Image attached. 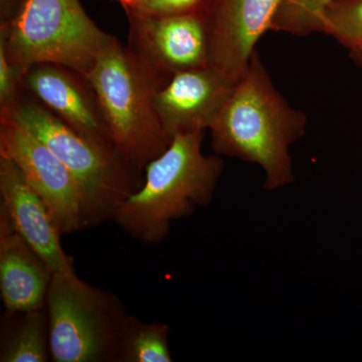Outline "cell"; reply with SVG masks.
<instances>
[{
    "label": "cell",
    "mask_w": 362,
    "mask_h": 362,
    "mask_svg": "<svg viewBox=\"0 0 362 362\" xmlns=\"http://www.w3.org/2000/svg\"><path fill=\"white\" fill-rule=\"evenodd\" d=\"M49 351L54 362H117L129 314L120 298L78 278L54 272L45 299Z\"/></svg>",
    "instance_id": "6"
},
{
    "label": "cell",
    "mask_w": 362,
    "mask_h": 362,
    "mask_svg": "<svg viewBox=\"0 0 362 362\" xmlns=\"http://www.w3.org/2000/svg\"><path fill=\"white\" fill-rule=\"evenodd\" d=\"M113 40L78 0H23L13 18L0 21V44L23 76L37 64H54L87 77Z\"/></svg>",
    "instance_id": "5"
},
{
    "label": "cell",
    "mask_w": 362,
    "mask_h": 362,
    "mask_svg": "<svg viewBox=\"0 0 362 362\" xmlns=\"http://www.w3.org/2000/svg\"><path fill=\"white\" fill-rule=\"evenodd\" d=\"M0 207L11 218L14 230L44 259L52 272L74 268L73 259L62 247L49 207L25 180L20 168L0 156Z\"/></svg>",
    "instance_id": "12"
},
{
    "label": "cell",
    "mask_w": 362,
    "mask_h": 362,
    "mask_svg": "<svg viewBox=\"0 0 362 362\" xmlns=\"http://www.w3.org/2000/svg\"><path fill=\"white\" fill-rule=\"evenodd\" d=\"M168 324L143 322L130 316L117 362H171Z\"/></svg>",
    "instance_id": "15"
},
{
    "label": "cell",
    "mask_w": 362,
    "mask_h": 362,
    "mask_svg": "<svg viewBox=\"0 0 362 362\" xmlns=\"http://www.w3.org/2000/svg\"><path fill=\"white\" fill-rule=\"evenodd\" d=\"M211 0H141L137 9L156 16L204 14Z\"/></svg>",
    "instance_id": "19"
},
{
    "label": "cell",
    "mask_w": 362,
    "mask_h": 362,
    "mask_svg": "<svg viewBox=\"0 0 362 362\" xmlns=\"http://www.w3.org/2000/svg\"><path fill=\"white\" fill-rule=\"evenodd\" d=\"M54 272L14 230L0 207V291L6 312L45 308Z\"/></svg>",
    "instance_id": "13"
},
{
    "label": "cell",
    "mask_w": 362,
    "mask_h": 362,
    "mask_svg": "<svg viewBox=\"0 0 362 362\" xmlns=\"http://www.w3.org/2000/svg\"><path fill=\"white\" fill-rule=\"evenodd\" d=\"M117 1L123 6L124 11H125L126 13V11L137 8L141 0H117Z\"/></svg>",
    "instance_id": "21"
},
{
    "label": "cell",
    "mask_w": 362,
    "mask_h": 362,
    "mask_svg": "<svg viewBox=\"0 0 362 362\" xmlns=\"http://www.w3.org/2000/svg\"><path fill=\"white\" fill-rule=\"evenodd\" d=\"M235 84L211 66L176 74L154 96L164 132L173 140L209 129Z\"/></svg>",
    "instance_id": "11"
},
{
    "label": "cell",
    "mask_w": 362,
    "mask_h": 362,
    "mask_svg": "<svg viewBox=\"0 0 362 362\" xmlns=\"http://www.w3.org/2000/svg\"><path fill=\"white\" fill-rule=\"evenodd\" d=\"M351 58L362 66V54H351Z\"/></svg>",
    "instance_id": "22"
},
{
    "label": "cell",
    "mask_w": 362,
    "mask_h": 362,
    "mask_svg": "<svg viewBox=\"0 0 362 362\" xmlns=\"http://www.w3.org/2000/svg\"><path fill=\"white\" fill-rule=\"evenodd\" d=\"M0 117L35 135L69 169L80 190L85 228L112 221L116 209L142 185V173L118 152L78 134L25 90Z\"/></svg>",
    "instance_id": "3"
},
{
    "label": "cell",
    "mask_w": 362,
    "mask_h": 362,
    "mask_svg": "<svg viewBox=\"0 0 362 362\" xmlns=\"http://www.w3.org/2000/svg\"><path fill=\"white\" fill-rule=\"evenodd\" d=\"M23 88L78 134L117 151L99 98L82 74L54 64H37L25 71Z\"/></svg>",
    "instance_id": "10"
},
{
    "label": "cell",
    "mask_w": 362,
    "mask_h": 362,
    "mask_svg": "<svg viewBox=\"0 0 362 362\" xmlns=\"http://www.w3.org/2000/svg\"><path fill=\"white\" fill-rule=\"evenodd\" d=\"M23 0H0V21L13 18Z\"/></svg>",
    "instance_id": "20"
},
{
    "label": "cell",
    "mask_w": 362,
    "mask_h": 362,
    "mask_svg": "<svg viewBox=\"0 0 362 362\" xmlns=\"http://www.w3.org/2000/svg\"><path fill=\"white\" fill-rule=\"evenodd\" d=\"M320 32L332 35L351 54H362V0H331Z\"/></svg>",
    "instance_id": "16"
},
{
    "label": "cell",
    "mask_w": 362,
    "mask_h": 362,
    "mask_svg": "<svg viewBox=\"0 0 362 362\" xmlns=\"http://www.w3.org/2000/svg\"><path fill=\"white\" fill-rule=\"evenodd\" d=\"M306 124L305 114L279 94L255 52L209 129L216 153L257 164L265 173L264 188L276 190L295 180L289 149Z\"/></svg>",
    "instance_id": "1"
},
{
    "label": "cell",
    "mask_w": 362,
    "mask_h": 362,
    "mask_svg": "<svg viewBox=\"0 0 362 362\" xmlns=\"http://www.w3.org/2000/svg\"><path fill=\"white\" fill-rule=\"evenodd\" d=\"M11 313V312H9ZM13 314V327L2 335L1 362H47L49 351V317L47 309Z\"/></svg>",
    "instance_id": "14"
},
{
    "label": "cell",
    "mask_w": 362,
    "mask_h": 362,
    "mask_svg": "<svg viewBox=\"0 0 362 362\" xmlns=\"http://www.w3.org/2000/svg\"><path fill=\"white\" fill-rule=\"evenodd\" d=\"M128 49L168 84L180 71L209 66V33L202 13L156 16L126 11Z\"/></svg>",
    "instance_id": "7"
},
{
    "label": "cell",
    "mask_w": 362,
    "mask_h": 362,
    "mask_svg": "<svg viewBox=\"0 0 362 362\" xmlns=\"http://www.w3.org/2000/svg\"><path fill=\"white\" fill-rule=\"evenodd\" d=\"M331 0H281L272 30L295 35L320 32L321 20Z\"/></svg>",
    "instance_id": "17"
},
{
    "label": "cell",
    "mask_w": 362,
    "mask_h": 362,
    "mask_svg": "<svg viewBox=\"0 0 362 362\" xmlns=\"http://www.w3.org/2000/svg\"><path fill=\"white\" fill-rule=\"evenodd\" d=\"M281 0H211L204 11L209 66L237 83L259 37L272 30Z\"/></svg>",
    "instance_id": "9"
},
{
    "label": "cell",
    "mask_w": 362,
    "mask_h": 362,
    "mask_svg": "<svg viewBox=\"0 0 362 362\" xmlns=\"http://www.w3.org/2000/svg\"><path fill=\"white\" fill-rule=\"evenodd\" d=\"M202 131L175 136L168 148L147 164L141 187L116 209L111 221L132 239L156 245L168 238L173 221L209 206L223 161L202 153Z\"/></svg>",
    "instance_id": "2"
},
{
    "label": "cell",
    "mask_w": 362,
    "mask_h": 362,
    "mask_svg": "<svg viewBox=\"0 0 362 362\" xmlns=\"http://www.w3.org/2000/svg\"><path fill=\"white\" fill-rule=\"evenodd\" d=\"M86 78L99 98L117 151L143 173L173 141L154 106V96L165 83L116 37L98 56Z\"/></svg>",
    "instance_id": "4"
},
{
    "label": "cell",
    "mask_w": 362,
    "mask_h": 362,
    "mask_svg": "<svg viewBox=\"0 0 362 362\" xmlns=\"http://www.w3.org/2000/svg\"><path fill=\"white\" fill-rule=\"evenodd\" d=\"M23 74L7 54L6 47L0 44V112L11 109L23 93Z\"/></svg>",
    "instance_id": "18"
},
{
    "label": "cell",
    "mask_w": 362,
    "mask_h": 362,
    "mask_svg": "<svg viewBox=\"0 0 362 362\" xmlns=\"http://www.w3.org/2000/svg\"><path fill=\"white\" fill-rule=\"evenodd\" d=\"M0 156L20 168L49 207L62 235L85 230L80 190L74 176L44 143L6 117H0Z\"/></svg>",
    "instance_id": "8"
}]
</instances>
